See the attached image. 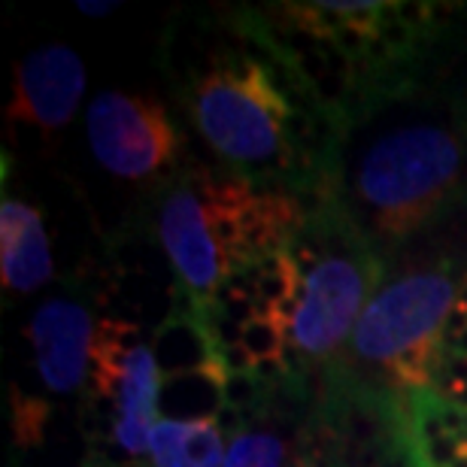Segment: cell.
<instances>
[{"mask_svg": "<svg viewBox=\"0 0 467 467\" xmlns=\"http://www.w3.org/2000/svg\"><path fill=\"white\" fill-rule=\"evenodd\" d=\"M164 67L192 128L234 173L301 194L334 185L343 130L267 13L167 34Z\"/></svg>", "mask_w": 467, "mask_h": 467, "instance_id": "cell-1", "label": "cell"}, {"mask_svg": "<svg viewBox=\"0 0 467 467\" xmlns=\"http://www.w3.org/2000/svg\"><path fill=\"white\" fill-rule=\"evenodd\" d=\"M334 194L379 255L467 213V109L431 86L379 100L340 140Z\"/></svg>", "mask_w": 467, "mask_h": 467, "instance_id": "cell-2", "label": "cell"}, {"mask_svg": "<svg viewBox=\"0 0 467 467\" xmlns=\"http://www.w3.org/2000/svg\"><path fill=\"white\" fill-rule=\"evenodd\" d=\"M459 285L446 261L389 276L364 306L340 364L373 389L400 395L434 389L443 358L446 316L455 306Z\"/></svg>", "mask_w": 467, "mask_h": 467, "instance_id": "cell-3", "label": "cell"}, {"mask_svg": "<svg viewBox=\"0 0 467 467\" xmlns=\"http://www.w3.org/2000/svg\"><path fill=\"white\" fill-rule=\"evenodd\" d=\"M285 252L304 279L288 347L306 364L340 361L364 306L386 283V258L355 231L337 198L304 219Z\"/></svg>", "mask_w": 467, "mask_h": 467, "instance_id": "cell-4", "label": "cell"}, {"mask_svg": "<svg viewBox=\"0 0 467 467\" xmlns=\"http://www.w3.org/2000/svg\"><path fill=\"white\" fill-rule=\"evenodd\" d=\"M152 228L173 267L176 292L182 295L180 313L203 322L234 270L213 234L201 167L180 171L171 180L158 182Z\"/></svg>", "mask_w": 467, "mask_h": 467, "instance_id": "cell-5", "label": "cell"}, {"mask_svg": "<svg viewBox=\"0 0 467 467\" xmlns=\"http://www.w3.org/2000/svg\"><path fill=\"white\" fill-rule=\"evenodd\" d=\"M88 149L109 176L128 182H164L180 173L185 137L152 95L98 91L86 113Z\"/></svg>", "mask_w": 467, "mask_h": 467, "instance_id": "cell-6", "label": "cell"}, {"mask_svg": "<svg viewBox=\"0 0 467 467\" xmlns=\"http://www.w3.org/2000/svg\"><path fill=\"white\" fill-rule=\"evenodd\" d=\"M86 82V64L77 49L64 43H46L18 61L6 121L13 128H36L46 137L58 134L77 116Z\"/></svg>", "mask_w": 467, "mask_h": 467, "instance_id": "cell-7", "label": "cell"}, {"mask_svg": "<svg viewBox=\"0 0 467 467\" xmlns=\"http://www.w3.org/2000/svg\"><path fill=\"white\" fill-rule=\"evenodd\" d=\"M36 373L55 395H73L91 377L98 322L77 297H49L25 325Z\"/></svg>", "mask_w": 467, "mask_h": 467, "instance_id": "cell-8", "label": "cell"}, {"mask_svg": "<svg viewBox=\"0 0 467 467\" xmlns=\"http://www.w3.org/2000/svg\"><path fill=\"white\" fill-rule=\"evenodd\" d=\"M161 391H164V373L158 364L155 352L146 343H137L128 352L125 368L116 382L113 391V437L119 450L140 459L149 455V437H152L155 425L161 422Z\"/></svg>", "mask_w": 467, "mask_h": 467, "instance_id": "cell-9", "label": "cell"}, {"mask_svg": "<svg viewBox=\"0 0 467 467\" xmlns=\"http://www.w3.org/2000/svg\"><path fill=\"white\" fill-rule=\"evenodd\" d=\"M55 276L52 246L40 210L22 198L0 203V285L9 295H31Z\"/></svg>", "mask_w": 467, "mask_h": 467, "instance_id": "cell-10", "label": "cell"}, {"mask_svg": "<svg viewBox=\"0 0 467 467\" xmlns=\"http://www.w3.org/2000/svg\"><path fill=\"white\" fill-rule=\"evenodd\" d=\"M225 434L216 419H161L149 437L152 467H222Z\"/></svg>", "mask_w": 467, "mask_h": 467, "instance_id": "cell-11", "label": "cell"}, {"mask_svg": "<svg viewBox=\"0 0 467 467\" xmlns=\"http://www.w3.org/2000/svg\"><path fill=\"white\" fill-rule=\"evenodd\" d=\"M288 446L274 428H243L231 437L222 467H285Z\"/></svg>", "mask_w": 467, "mask_h": 467, "instance_id": "cell-12", "label": "cell"}, {"mask_svg": "<svg viewBox=\"0 0 467 467\" xmlns=\"http://www.w3.org/2000/svg\"><path fill=\"white\" fill-rule=\"evenodd\" d=\"M288 331H292V325H288L283 316L274 313L270 306L258 304L255 316L240 328V347L255 361L283 358V352L288 349V343H292Z\"/></svg>", "mask_w": 467, "mask_h": 467, "instance_id": "cell-13", "label": "cell"}, {"mask_svg": "<svg viewBox=\"0 0 467 467\" xmlns=\"http://www.w3.org/2000/svg\"><path fill=\"white\" fill-rule=\"evenodd\" d=\"M9 413H13V443L18 450H40L52 407L49 400L25 395L22 389L9 386Z\"/></svg>", "mask_w": 467, "mask_h": 467, "instance_id": "cell-14", "label": "cell"}, {"mask_svg": "<svg viewBox=\"0 0 467 467\" xmlns=\"http://www.w3.org/2000/svg\"><path fill=\"white\" fill-rule=\"evenodd\" d=\"M77 9L82 16H95V18H104V16H109V13H116L119 9V4L116 0H79L77 4Z\"/></svg>", "mask_w": 467, "mask_h": 467, "instance_id": "cell-15", "label": "cell"}, {"mask_svg": "<svg viewBox=\"0 0 467 467\" xmlns=\"http://www.w3.org/2000/svg\"><path fill=\"white\" fill-rule=\"evenodd\" d=\"M455 95V100L467 109V61H462V70H459V77L450 79V86H446Z\"/></svg>", "mask_w": 467, "mask_h": 467, "instance_id": "cell-16", "label": "cell"}, {"mask_svg": "<svg viewBox=\"0 0 467 467\" xmlns=\"http://www.w3.org/2000/svg\"><path fill=\"white\" fill-rule=\"evenodd\" d=\"M292 467H334V464H328V462L319 459V455H313V452H301L292 462Z\"/></svg>", "mask_w": 467, "mask_h": 467, "instance_id": "cell-17", "label": "cell"}, {"mask_svg": "<svg viewBox=\"0 0 467 467\" xmlns=\"http://www.w3.org/2000/svg\"><path fill=\"white\" fill-rule=\"evenodd\" d=\"M446 343H450V349H452V352H459V355H464V358H467V328L459 334V337H450Z\"/></svg>", "mask_w": 467, "mask_h": 467, "instance_id": "cell-18", "label": "cell"}, {"mask_svg": "<svg viewBox=\"0 0 467 467\" xmlns=\"http://www.w3.org/2000/svg\"><path fill=\"white\" fill-rule=\"evenodd\" d=\"M79 467H113V464H109V462L104 459V455H98V452H88V455H86V462H82Z\"/></svg>", "mask_w": 467, "mask_h": 467, "instance_id": "cell-19", "label": "cell"}]
</instances>
